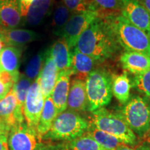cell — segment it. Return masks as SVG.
I'll return each mask as SVG.
<instances>
[{"label": "cell", "instance_id": "obj_40", "mask_svg": "<svg viewBox=\"0 0 150 150\" xmlns=\"http://www.w3.org/2000/svg\"><path fill=\"white\" fill-rule=\"evenodd\" d=\"M0 128H2V129H6V130H7V131H8V132H9V131L8 130V129H7V128H6V127H5V125H4V124H3L2 122H1V120H0Z\"/></svg>", "mask_w": 150, "mask_h": 150}, {"label": "cell", "instance_id": "obj_1", "mask_svg": "<svg viewBox=\"0 0 150 150\" xmlns=\"http://www.w3.org/2000/svg\"><path fill=\"white\" fill-rule=\"evenodd\" d=\"M109 18L95 19L79 38L76 47L97 61L111 57L119 47Z\"/></svg>", "mask_w": 150, "mask_h": 150}, {"label": "cell", "instance_id": "obj_6", "mask_svg": "<svg viewBox=\"0 0 150 150\" xmlns=\"http://www.w3.org/2000/svg\"><path fill=\"white\" fill-rule=\"evenodd\" d=\"M92 112L91 124L96 128L115 137L124 144L134 145L136 143V135L119 115L104 108Z\"/></svg>", "mask_w": 150, "mask_h": 150}, {"label": "cell", "instance_id": "obj_29", "mask_svg": "<svg viewBox=\"0 0 150 150\" xmlns=\"http://www.w3.org/2000/svg\"><path fill=\"white\" fill-rule=\"evenodd\" d=\"M33 82L29 79L24 74H20L18 80L15 82L12 90L16 95L19 105L23 109L26 97L29 91L30 86Z\"/></svg>", "mask_w": 150, "mask_h": 150}, {"label": "cell", "instance_id": "obj_16", "mask_svg": "<svg viewBox=\"0 0 150 150\" xmlns=\"http://www.w3.org/2000/svg\"><path fill=\"white\" fill-rule=\"evenodd\" d=\"M7 46L21 47L24 45L40 39V33L31 29H2L1 28Z\"/></svg>", "mask_w": 150, "mask_h": 150}, {"label": "cell", "instance_id": "obj_20", "mask_svg": "<svg viewBox=\"0 0 150 150\" xmlns=\"http://www.w3.org/2000/svg\"><path fill=\"white\" fill-rule=\"evenodd\" d=\"M96 60L81 53L76 47L72 50V69L73 75L76 78L86 81L90 73L93 70Z\"/></svg>", "mask_w": 150, "mask_h": 150}, {"label": "cell", "instance_id": "obj_19", "mask_svg": "<svg viewBox=\"0 0 150 150\" xmlns=\"http://www.w3.org/2000/svg\"><path fill=\"white\" fill-rule=\"evenodd\" d=\"M49 50L59 72L71 68L72 50L63 38L55 41Z\"/></svg>", "mask_w": 150, "mask_h": 150}, {"label": "cell", "instance_id": "obj_28", "mask_svg": "<svg viewBox=\"0 0 150 150\" xmlns=\"http://www.w3.org/2000/svg\"><path fill=\"white\" fill-rule=\"evenodd\" d=\"M67 145L71 150H106L86 133L83 136L69 141Z\"/></svg>", "mask_w": 150, "mask_h": 150}, {"label": "cell", "instance_id": "obj_39", "mask_svg": "<svg viewBox=\"0 0 150 150\" xmlns=\"http://www.w3.org/2000/svg\"><path fill=\"white\" fill-rule=\"evenodd\" d=\"M8 131L4 129L0 128V136H1V135H4V136H8Z\"/></svg>", "mask_w": 150, "mask_h": 150}, {"label": "cell", "instance_id": "obj_2", "mask_svg": "<svg viewBox=\"0 0 150 150\" xmlns=\"http://www.w3.org/2000/svg\"><path fill=\"white\" fill-rule=\"evenodd\" d=\"M117 40L127 51L140 52L150 56V35L122 16L108 18Z\"/></svg>", "mask_w": 150, "mask_h": 150}, {"label": "cell", "instance_id": "obj_31", "mask_svg": "<svg viewBox=\"0 0 150 150\" xmlns=\"http://www.w3.org/2000/svg\"><path fill=\"white\" fill-rule=\"evenodd\" d=\"M14 78L11 74L5 71L0 72V100L6 96L13 86Z\"/></svg>", "mask_w": 150, "mask_h": 150}, {"label": "cell", "instance_id": "obj_10", "mask_svg": "<svg viewBox=\"0 0 150 150\" xmlns=\"http://www.w3.org/2000/svg\"><path fill=\"white\" fill-rule=\"evenodd\" d=\"M120 13L130 23L150 35V13L139 0H121Z\"/></svg>", "mask_w": 150, "mask_h": 150}, {"label": "cell", "instance_id": "obj_32", "mask_svg": "<svg viewBox=\"0 0 150 150\" xmlns=\"http://www.w3.org/2000/svg\"><path fill=\"white\" fill-rule=\"evenodd\" d=\"M62 2L70 10L72 14L91 10L88 0H62Z\"/></svg>", "mask_w": 150, "mask_h": 150}, {"label": "cell", "instance_id": "obj_33", "mask_svg": "<svg viewBox=\"0 0 150 150\" xmlns=\"http://www.w3.org/2000/svg\"><path fill=\"white\" fill-rule=\"evenodd\" d=\"M33 1L34 0H18L20 14H21L23 19L25 18L27 16L29 9Z\"/></svg>", "mask_w": 150, "mask_h": 150}, {"label": "cell", "instance_id": "obj_24", "mask_svg": "<svg viewBox=\"0 0 150 150\" xmlns=\"http://www.w3.org/2000/svg\"><path fill=\"white\" fill-rule=\"evenodd\" d=\"M131 82L126 73L117 75L112 79V93L122 104H127L130 99Z\"/></svg>", "mask_w": 150, "mask_h": 150}, {"label": "cell", "instance_id": "obj_12", "mask_svg": "<svg viewBox=\"0 0 150 150\" xmlns=\"http://www.w3.org/2000/svg\"><path fill=\"white\" fill-rule=\"evenodd\" d=\"M73 75L72 69L59 72L55 86L51 95L58 114L63 112L67 108V98L70 87V77Z\"/></svg>", "mask_w": 150, "mask_h": 150}, {"label": "cell", "instance_id": "obj_37", "mask_svg": "<svg viewBox=\"0 0 150 150\" xmlns=\"http://www.w3.org/2000/svg\"><path fill=\"white\" fill-rule=\"evenodd\" d=\"M141 4L150 13V0H139Z\"/></svg>", "mask_w": 150, "mask_h": 150}, {"label": "cell", "instance_id": "obj_5", "mask_svg": "<svg viewBox=\"0 0 150 150\" xmlns=\"http://www.w3.org/2000/svg\"><path fill=\"white\" fill-rule=\"evenodd\" d=\"M135 134L142 137L150 128V102L147 97L135 95L117 114Z\"/></svg>", "mask_w": 150, "mask_h": 150}, {"label": "cell", "instance_id": "obj_30", "mask_svg": "<svg viewBox=\"0 0 150 150\" xmlns=\"http://www.w3.org/2000/svg\"><path fill=\"white\" fill-rule=\"evenodd\" d=\"M133 85L137 91L144 94L146 97L150 98V68L134 77Z\"/></svg>", "mask_w": 150, "mask_h": 150}, {"label": "cell", "instance_id": "obj_41", "mask_svg": "<svg viewBox=\"0 0 150 150\" xmlns=\"http://www.w3.org/2000/svg\"><path fill=\"white\" fill-rule=\"evenodd\" d=\"M1 71H3V70H2V69H1V65H0V72H1Z\"/></svg>", "mask_w": 150, "mask_h": 150}, {"label": "cell", "instance_id": "obj_7", "mask_svg": "<svg viewBox=\"0 0 150 150\" xmlns=\"http://www.w3.org/2000/svg\"><path fill=\"white\" fill-rule=\"evenodd\" d=\"M36 130L24 122L9 131L8 144L10 150H42L45 143Z\"/></svg>", "mask_w": 150, "mask_h": 150}, {"label": "cell", "instance_id": "obj_34", "mask_svg": "<svg viewBox=\"0 0 150 150\" xmlns=\"http://www.w3.org/2000/svg\"><path fill=\"white\" fill-rule=\"evenodd\" d=\"M42 150H71L67 145H53L45 143Z\"/></svg>", "mask_w": 150, "mask_h": 150}, {"label": "cell", "instance_id": "obj_13", "mask_svg": "<svg viewBox=\"0 0 150 150\" xmlns=\"http://www.w3.org/2000/svg\"><path fill=\"white\" fill-rule=\"evenodd\" d=\"M67 108L76 112L88 110L86 81L76 77L73 79L70 83Z\"/></svg>", "mask_w": 150, "mask_h": 150}, {"label": "cell", "instance_id": "obj_22", "mask_svg": "<svg viewBox=\"0 0 150 150\" xmlns=\"http://www.w3.org/2000/svg\"><path fill=\"white\" fill-rule=\"evenodd\" d=\"M59 114L54 105L52 97H47L45 101L44 107L41 113L38 125L37 127V132L43 138L50 130L54 120Z\"/></svg>", "mask_w": 150, "mask_h": 150}, {"label": "cell", "instance_id": "obj_15", "mask_svg": "<svg viewBox=\"0 0 150 150\" xmlns=\"http://www.w3.org/2000/svg\"><path fill=\"white\" fill-rule=\"evenodd\" d=\"M23 18L20 14L18 0H0V27L16 29Z\"/></svg>", "mask_w": 150, "mask_h": 150}, {"label": "cell", "instance_id": "obj_42", "mask_svg": "<svg viewBox=\"0 0 150 150\" xmlns=\"http://www.w3.org/2000/svg\"><path fill=\"white\" fill-rule=\"evenodd\" d=\"M149 136H150V128H149Z\"/></svg>", "mask_w": 150, "mask_h": 150}, {"label": "cell", "instance_id": "obj_11", "mask_svg": "<svg viewBox=\"0 0 150 150\" xmlns=\"http://www.w3.org/2000/svg\"><path fill=\"white\" fill-rule=\"evenodd\" d=\"M0 120L8 131L25 122L23 109L19 105L12 89L4 98L0 100Z\"/></svg>", "mask_w": 150, "mask_h": 150}, {"label": "cell", "instance_id": "obj_27", "mask_svg": "<svg viewBox=\"0 0 150 150\" xmlns=\"http://www.w3.org/2000/svg\"><path fill=\"white\" fill-rule=\"evenodd\" d=\"M46 52L47 50L38 52L29 60L26 65L24 74L32 82L34 81L40 74L45 59Z\"/></svg>", "mask_w": 150, "mask_h": 150}, {"label": "cell", "instance_id": "obj_14", "mask_svg": "<svg viewBox=\"0 0 150 150\" xmlns=\"http://www.w3.org/2000/svg\"><path fill=\"white\" fill-rule=\"evenodd\" d=\"M58 74L59 71L48 49L47 50L44 64L38 76L40 88L45 99L51 96L57 80Z\"/></svg>", "mask_w": 150, "mask_h": 150}, {"label": "cell", "instance_id": "obj_8", "mask_svg": "<svg viewBox=\"0 0 150 150\" xmlns=\"http://www.w3.org/2000/svg\"><path fill=\"white\" fill-rule=\"evenodd\" d=\"M98 17L97 11L92 10L72 13L65 24L60 38H63L67 42L70 50H72L76 46L81 33Z\"/></svg>", "mask_w": 150, "mask_h": 150}, {"label": "cell", "instance_id": "obj_36", "mask_svg": "<svg viewBox=\"0 0 150 150\" xmlns=\"http://www.w3.org/2000/svg\"><path fill=\"white\" fill-rule=\"evenodd\" d=\"M6 46H7L6 42L4 38L3 33L1 32V28H0V54H1V51H2L4 49Z\"/></svg>", "mask_w": 150, "mask_h": 150}, {"label": "cell", "instance_id": "obj_38", "mask_svg": "<svg viewBox=\"0 0 150 150\" xmlns=\"http://www.w3.org/2000/svg\"><path fill=\"white\" fill-rule=\"evenodd\" d=\"M116 150H139V149H134V148H132V147H129V146L125 145V144H124V145H121L120 147H118Z\"/></svg>", "mask_w": 150, "mask_h": 150}, {"label": "cell", "instance_id": "obj_17", "mask_svg": "<svg viewBox=\"0 0 150 150\" xmlns=\"http://www.w3.org/2000/svg\"><path fill=\"white\" fill-rule=\"evenodd\" d=\"M120 62L125 70L136 75L150 68V56L140 52L126 51L121 55Z\"/></svg>", "mask_w": 150, "mask_h": 150}, {"label": "cell", "instance_id": "obj_25", "mask_svg": "<svg viewBox=\"0 0 150 150\" xmlns=\"http://www.w3.org/2000/svg\"><path fill=\"white\" fill-rule=\"evenodd\" d=\"M86 134L91 136L94 140L98 142V144L106 150H116L121 145H124L123 142L115 137L98 129L91 123H89L88 128Z\"/></svg>", "mask_w": 150, "mask_h": 150}, {"label": "cell", "instance_id": "obj_35", "mask_svg": "<svg viewBox=\"0 0 150 150\" xmlns=\"http://www.w3.org/2000/svg\"><path fill=\"white\" fill-rule=\"evenodd\" d=\"M0 150H10L8 144V136L4 135L0 136Z\"/></svg>", "mask_w": 150, "mask_h": 150}, {"label": "cell", "instance_id": "obj_26", "mask_svg": "<svg viewBox=\"0 0 150 150\" xmlns=\"http://www.w3.org/2000/svg\"><path fill=\"white\" fill-rule=\"evenodd\" d=\"M72 16V13L62 1L58 3L54 11L52 18V29L54 35L61 37L65 24Z\"/></svg>", "mask_w": 150, "mask_h": 150}, {"label": "cell", "instance_id": "obj_21", "mask_svg": "<svg viewBox=\"0 0 150 150\" xmlns=\"http://www.w3.org/2000/svg\"><path fill=\"white\" fill-rule=\"evenodd\" d=\"M54 0H34L24 18L29 27H37L50 14L53 7Z\"/></svg>", "mask_w": 150, "mask_h": 150}, {"label": "cell", "instance_id": "obj_4", "mask_svg": "<svg viewBox=\"0 0 150 150\" xmlns=\"http://www.w3.org/2000/svg\"><path fill=\"white\" fill-rule=\"evenodd\" d=\"M88 110L91 112L104 108L111 101L112 78L106 71L97 69L86 79Z\"/></svg>", "mask_w": 150, "mask_h": 150}, {"label": "cell", "instance_id": "obj_23", "mask_svg": "<svg viewBox=\"0 0 150 150\" xmlns=\"http://www.w3.org/2000/svg\"><path fill=\"white\" fill-rule=\"evenodd\" d=\"M91 9L97 11L99 18H108L120 12L121 0H88Z\"/></svg>", "mask_w": 150, "mask_h": 150}, {"label": "cell", "instance_id": "obj_18", "mask_svg": "<svg viewBox=\"0 0 150 150\" xmlns=\"http://www.w3.org/2000/svg\"><path fill=\"white\" fill-rule=\"evenodd\" d=\"M21 55V47L13 46H6L0 54V65L1 69L12 75L16 81L20 74L19 67Z\"/></svg>", "mask_w": 150, "mask_h": 150}, {"label": "cell", "instance_id": "obj_3", "mask_svg": "<svg viewBox=\"0 0 150 150\" xmlns=\"http://www.w3.org/2000/svg\"><path fill=\"white\" fill-rule=\"evenodd\" d=\"M89 123L79 112L66 109L59 114L42 139L71 141L83 136Z\"/></svg>", "mask_w": 150, "mask_h": 150}, {"label": "cell", "instance_id": "obj_9", "mask_svg": "<svg viewBox=\"0 0 150 150\" xmlns=\"http://www.w3.org/2000/svg\"><path fill=\"white\" fill-rule=\"evenodd\" d=\"M45 99L38 77L31 83L28 91L23 107V114L27 124L37 131L41 113L45 104Z\"/></svg>", "mask_w": 150, "mask_h": 150}]
</instances>
